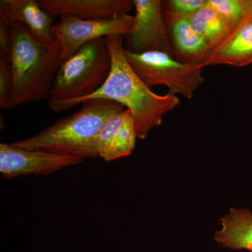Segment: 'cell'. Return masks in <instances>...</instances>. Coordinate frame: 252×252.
<instances>
[{
  "label": "cell",
  "mask_w": 252,
  "mask_h": 252,
  "mask_svg": "<svg viewBox=\"0 0 252 252\" xmlns=\"http://www.w3.org/2000/svg\"><path fill=\"white\" fill-rule=\"evenodd\" d=\"M81 158L40 150H28L11 143L0 144V173L11 180L31 175L47 176L84 161Z\"/></svg>",
  "instance_id": "cell-8"
},
{
  "label": "cell",
  "mask_w": 252,
  "mask_h": 252,
  "mask_svg": "<svg viewBox=\"0 0 252 252\" xmlns=\"http://www.w3.org/2000/svg\"><path fill=\"white\" fill-rule=\"evenodd\" d=\"M77 112L60 119L39 133L11 143L28 150H40L69 157L94 158L93 143L109 119L125 109L122 104L103 99L82 102Z\"/></svg>",
  "instance_id": "cell-2"
},
{
  "label": "cell",
  "mask_w": 252,
  "mask_h": 252,
  "mask_svg": "<svg viewBox=\"0 0 252 252\" xmlns=\"http://www.w3.org/2000/svg\"><path fill=\"white\" fill-rule=\"evenodd\" d=\"M8 22L13 78L11 109L49 99L53 76L61 62L59 41L53 44L39 42L23 24Z\"/></svg>",
  "instance_id": "cell-3"
},
{
  "label": "cell",
  "mask_w": 252,
  "mask_h": 252,
  "mask_svg": "<svg viewBox=\"0 0 252 252\" xmlns=\"http://www.w3.org/2000/svg\"><path fill=\"white\" fill-rule=\"evenodd\" d=\"M133 26L129 36L127 51L136 54L160 51L173 57L175 49L172 48L167 35L162 1L160 0H133Z\"/></svg>",
  "instance_id": "cell-7"
},
{
  "label": "cell",
  "mask_w": 252,
  "mask_h": 252,
  "mask_svg": "<svg viewBox=\"0 0 252 252\" xmlns=\"http://www.w3.org/2000/svg\"><path fill=\"white\" fill-rule=\"evenodd\" d=\"M137 138L134 118L130 111L108 152L102 159L105 161H112L130 155L135 149Z\"/></svg>",
  "instance_id": "cell-15"
},
{
  "label": "cell",
  "mask_w": 252,
  "mask_h": 252,
  "mask_svg": "<svg viewBox=\"0 0 252 252\" xmlns=\"http://www.w3.org/2000/svg\"><path fill=\"white\" fill-rule=\"evenodd\" d=\"M112 59L107 80L95 92L78 101L74 107L89 99H103L122 104L132 113L137 138L144 140L149 131L161 125L165 115L180 104L177 95L155 94L131 68L123 46V36L105 37Z\"/></svg>",
  "instance_id": "cell-1"
},
{
  "label": "cell",
  "mask_w": 252,
  "mask_h": 252,
  "mask_svg": "<svg viewBox=\"0 0 252 252\" xmlns=\"http://www.w3.org/2000/svg\"><path fill=\"white\" fill-rule=\"evenodd\" d=\"M125 56L135 74L150 89L165 86L170 94L191 99L204 83L203 67L198 63L178 62L170 54L160 51L136 54L125 49Z\"/></svg>",
  "instance_id": "cell-5"
},
{
  "label": "cell",
  "mask_w": 252,
  "mask_h": 252,
  "mask_svg": "<svg viewBox=\"0 0 252 252\" xmlns=\"http://www.w3.org/2000/svg\"><path fill=\"white\" fill-rule=\"evenodd\" d=\"M207 4L223 18L231 31L243 19L245 12L243 0H207Z\"/></svg>",
  "instance_id": "cell-17"
},
{
  "label": "cell",
  "mask_w": 252,
  "mask_h": 252,
  "mask_svg": "<svg viewBox=\"0 0 252 252\" xmlns=\"http://www.w3.org/2000/svg\"><path fill=\"white\" fill-rule=\"evenodd\" d=\"M221 228L215 234L220 246L252 252V212L248 209L230 208L220 219Z\"/></svg>",
  "instance_id": "cell-12"
},
{
  "label": "cell",
  "mask_w": 252,
  "mask_h": 252,
  "mask_svg": "<svg viewBox=\"0 0 252 252\" xmlns=\"http://www.w3.org/2000/svg\"><path fill=\"white\" fill-rule=\"evenodd\" d=\"M112 59L105 38L84 44L63 61L53 81L49 99L55 112L72 108L94 94L107 80Z\"/></svg>",
  "instance_id": "cell-4"
},
{
  "label": "cell",
  "mask_w": 252,
  "mask_h": 252,
  "mask_svg": "<svg viewBox=\"0 0 252 252\" xmlns=\"http://www.w3.org/2000/svg\"><path fill=\"white\" fill-rule=\"evenodd\" d=\"M172 21V35L175 48L181 54L189 56L190 61L201 57L208 51L210 46L206 41L194 31L188 21L182 16H167Z\"/></svg>",
  "instance_id": "cell-14"
},
{
  "label": "cell",
  "mask_w": 252,
  "mask_h": 252,
  "mask_svg": "<svg viewBox=\"0 0 252 252\" xmlns=\"http://www.w3.org/2000/svg\"><path fill=\"white\" fill-rule=\"evenodd\" d=\"M243 19L221 41L192 61L202 67L211 65L244 67L252 64V0H243Z\"/></svg>",
  "instance_id": "cell-9"
},
{
  "label": "cell",
  "mask_w": 252,
  "mask_h": 252,
  "mask_svg": "<svg viewBox=\"0 0 252 252\" xmlns=\"http://www.w3.org/2000/svg\"><path fill=\"white\" fill-rule=\"evenodd\" d=\"M182 17H185L194 31L207 41L210 49L223 40L231 31L223 18L207 2L198 11Z\"/></svg>",
  "instance_id": "cell-13"
},
{
  "label": "cell",
  "mask_w": 252,
  "mask_h": 252,
  "mask_svg": "<svg viewBox=\"0 0 252 252\" xmlns=\"http://www.w3.org/2000/svg\"><path fill=\"white\" fill-rule=\"evenodd\" d=\"M51 16H75L83 20L112 19L128 14L134 8L130 0H38Z\"/></svg>",
  "instance_id": "cell-10"
},
{
  "label": "cell",
  "mask_w": 252,
  "mask_h": 252,
  "mask_svg": "<svg viewBox=\"0 0 252 252\" xmlns=\"http://www.w3.org/2000/svg\"><path fill=\"white\" fill-rule=\"evenodd\" d=\"M13 91L12 71L11 63L0 59V107L11 109Z\"/></svg>",
  "instance_id": "cell-18"
},
{
  "label": "cell",
  "mask_w": 252,
  "mask_h": 252,
  "mask_svg": "<svg viewBox=\"0 0 252 252\" xmlns=\"http://www.w3.org/2000/svg\"><path fill=\"white\" fill-rule=\"evenodd\" d=\"M0 15L9 22L26 26L39 42L53 44L57 41L53 31L54 18L41 7L38 0H1Z\"/></svg>",
  "instance_id": "cell-11"
},
{
  "label": "cell",
  "mask_w": 252,
  "mask_h": 252,
  "mask_svg": "<svg viewBox=\"0 0 252 252\" xmlns=\"http://www.w3.org/2000/svg\"><path fill=\"white\" fill-rule=\"evenodd\" d=\"M11 51V32L9 23L0 15V59L10 61Z\"/></svg>",
  "instance_id": "cell-20"
},
{
  "label": "cell",
  "mask_w": 252,
  "mask_h": 252,
  "mask_svg": "<svg viewBox=\"0 0 252 252\" xmlns=\"http://www.w3.org/2000/svg\"><path fill=\"white\" fill-rule=\"evenodd\" d=\"M129 112V109H124L122 112L115 114L104 123L93 143L94 157H99L103 158L108 152Z\"/></svg>",
  "instance_id": "cell-16"
},
{
  "label": "cell",
  "mask_w": 252,
  "mask_h": 252,
  "mask_svg": "<svg viewBox=\"0 0 252 252\" xmlns=\"http://www.w3.org/2000/svg\"><path fill=\"white\" fill-rule=\"evenodd\" d=\"M207 0H170L166 2L167 16H186L204 7Z\"/></svg>",
  "instance_id": "cell-19"
},
{
  "label": "cell",
  "mask_w": 252,
  "mask_h": 252,
  "mask_svg": "<svg viewBox=\"0 0 252 252\" xmlns=\"http://www.w3.org/2000/svg\"><path fill=\"white\" fill-rule=\"evenodd\" d=\"M134 16L123 15L112 19L83 20L75 16H61L53 31L61 47V61H66L79 48L90 41L110 36H126L130 32Z\"/></svg>",
  "instance_id": "cell-6"
}]
</instances>
